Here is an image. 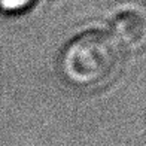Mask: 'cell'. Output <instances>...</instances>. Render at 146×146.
<instances>
[{
  "label": "cell",
  "instance_id": "3",
  "mask_svg": "<svg viewBox=\"0 0 146 146\" xmlns=\"http://www.w3.org/2000/svg\"><path fill=\"white\" fill-rule=\"evenodd\" d=\"M36 0H0V9L11 14H19L30 9Z\"/></svg>",
  "mask_w": 146,
  "mask_h": 146
},
{
  "label": "cell",
  "instance_id": "1",
  "mask_svg": "<svg viewBox=\"0 0 146 146\" xmlns=\"http://www.w3.org/2000/svg\"><path fill=\"white\" fill-rule=\"evenodd\" d=\"M119 66L121 46L103 31H87L72 39L58 60L64 82L81 91H94L108 85Z\"/></svg>",
  "mask_w": 146,
  "mask_h": 146
},
{
  "label": "cell",
  "instance_id": "2",
  "mask_svg": "<svg viewBox=\"0 0 146 146\" xmlns=\"http://www.w3.org/2000/svg\"><path fill=\"white\" fill-rule=\"evenodd\" d=\"M112 37L121 48L137 49L145 42V18L136 11H124L112 21Z\"/></svg>",
  "mask_w": 146,
  "mask_h": 146
}]
</instances>
